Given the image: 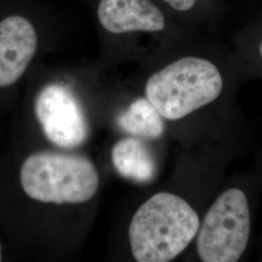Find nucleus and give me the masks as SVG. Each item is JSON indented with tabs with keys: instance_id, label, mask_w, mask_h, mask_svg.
Returning a JSON list of instances; mask_svg holds the SVG:
<instances>
[{
	"instance_id": "f03ea898",
	"label": "nucleus",
	"mask_w": 262,
	"mask_h": 262,
	"mask_svg": "<svg viewBox=\"0 0 262 262\" xmlns=\"http://www.w3.org/2000/svg\"><path fill=\"white\" fill-rule=\"evenodd\" d=\"M200 220L182 197L159 192L135 212L128 227L131 252L138 262H167L195 238Z\"/></svg>"
},
{
	"instance_id": "39448f33",
	"label": "nucleus",
	"mask_w": 262,
	"mask_h": 262,
	"mask_svg": "<svg viewBox=\"0 0 262 262\" xmlns=\"http://www.w3.org/2000/svg\"><path fill=\"white\" fill-rule=\"evenodd\" d=\"M34 112L48 140L56 147L73 149L89 136V122L79 99L64 84L45 85L37 94Z\"/></svg>"
},
{
	"instance_id": "6e6552de",
	"label": "nucleus",
	"mask_w": 262,
	"mask_h": 262,
	"mask_svg": "<svg viewBox=\"0 0 262 262\" xmlns=\"http://www.w3.org/2000/svg\"><path fill=\"white\" fill-rule=\"evenodd\" d=\"M113 166L123 178L148 183L157 174V162L146 143L138 137L118 141L111 150Z\"/></svg>"
},
{
	"instance_id": "0eeeda50",
	"label": "nucleus",
	"mask_w": 262,
	"mask_h": 262,
	"mask_svg": "<svg viewBox=\"0 0 262 262\" xmlns=\"http://www.w3.org/2000/svg\"><path fill=\"white\" fill-rule=\"evenodd\" d=\"M97 17L114 34L160 33L169 26L164 11L154 0H100Z\"/></svg>"
},
{
	"instance_id": "9b49d317",
	"label": "nucleus",
	"mask_w": 262,
	"mask_h": 262,
	"mask_svg": "<svg viewBox=\"0 0 262 262\" xmlns=\"http://www.w3.org/2000/svg\"><path fill=\"white\" fill-rule=\"evenodd\" d=\"M233 40L245 66L262 74V9L235 32Z\"/></svg>"
},
{
	"instance_id": "f8f14e48",
	"label": "nucleus",
	"mask_w": 262,
	"mask_h": 262,
	"mask_svg": "<svg viewBox=\"0 0 262 262\" xmlns=\"http://www.w3.org/2000/svg\"><path fill=\"white\" fill-rule=\"evenodd\" d=\"M1 259H2V255H1V246H0V261H1Z\"/></svg>"
},
{
	"instance_id": "f257e3e1",
	"label": "nucleus",
	"mask_w": 262,
	"mask_h": 262,
	"mask_svg": "<svg viewBox=\"0 0 262 262\" xmlns=\"http://www.w3.org/2000/svg\"><path fill=\"white\" fill-rule=\"evenodd\" d=\"M215 56L210 52L180 56L148 78L145 95L163 119L181 120L225 93V68Z\"/></svg>"
},
{
	"instance_id": "20e7f679",
	"label": "nucleus",
	"mask_w": 262,
	"mask_h": 262,
	"mask_svg": "<svg viewBox=\"0 0 262 262\" xmlns=\"http://www.w3.org/2000/svg\"><path fill=\"white\" fill-rule=\"evenodd\" d=\"M250 235L248 198L240 188H229L215 199L199 225L197 255L204 262L239 261Z\"/></svg>"
},
{
	"instance_id": "9d476101",
	"label": "nucleus",
	"mask_w": 262,
	"mask_h": 262,
	"mask_svg": "<svg viewBox=\"0 0 262 262\" xmlns=\"http://www.w3.org/2000/svg\"><path fill=\"white\" fill-rule=\"evenodd\" d=\"M192 25L214 27L224 17L225 0H159Z\"/></svg>"
},
{
	"instance_id": "7ed1b4c3",
	"label": "nucleus",
	"mask_w": 262,
	"mask_h": 262,
	"mask_svg": "<svg viewBox=\"0 0 262 262\" xmlns=\"http://www.w3.org/2000/svg\"><path fill=\"white\" fill-rule=\"evenodd\" d=\"M19 180L26 194L42 203H84L99 187L98 172L90 159L56 151L30 155L20 167Z\"/></svg>"
},
{
	"instance_id": "1a4fd4ad",
	"label": "nucleus",
	"mask_w": 262,
	"mask_h": 262,
	"mask_svg": "<svg viewBox=\"0 0 262 262\" xmlns=\"http://www.w3.org/2000/svg\"><path fill=\"white\" fill-rule=\"evenodd\" d=\"M120 128L138 138L159 139L165 129L162 116L147 97L134 100L118 117Z\"/></svg>"
},
{
	"instance_id": "423d86ee",
	"label": "nucleus",
	"mask_w": 262,
	"mask_h": 262,
	"mask_svg": "<svg viewBox=\"0 0 262 262\" xmlns=\"http://www.w3.org/2000/svg\"><path fill=\"white\" fill-rule=\"evenodd\" d=\"M37 46L36 29L25 17L13 15L0 21V88L19 81Z\"/></svg>"
}]
</instances>
